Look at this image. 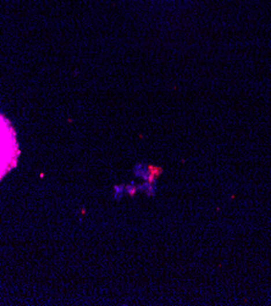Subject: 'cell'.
Segmentation results:
<instances>
[{
  "mask_svg": "<svg viewBox=\"0 0 271 306\" xmlns=\"http://www.w3.org/2000/svg\"><path fill=\"white\" fill-rule=\"evenodd\" d=\"M19 155L16 133L9 120L0 113V181L16 166Z\"/></svg>",
  "mask_w": 271,
  "mask_h": 306,
  "instance_id": "cell-1",
  "label": "cell"
}]
</instances>
